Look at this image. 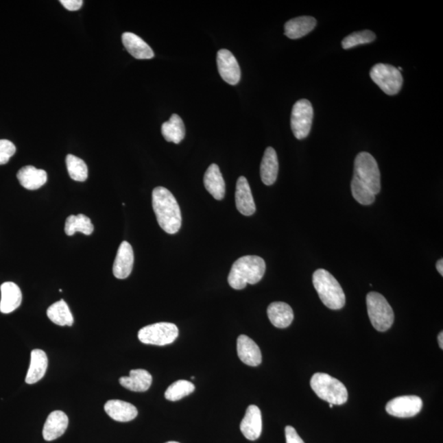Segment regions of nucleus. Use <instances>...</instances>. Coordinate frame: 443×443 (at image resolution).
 Instances as JSON below:
<instances>
[{
    "label": "nucleus",
    "instance_id": "5",
    "mask_svg": "<svg viewBox=\"0 0 443 443\" xmlns=\"http://www.w3.org/2000/svg\"><path fill=\"white\" fill-rule=\"evenodd\" d=\"M367 311L373 327L379 332H385L394 323V312L384 296L371 291L366 298Z\"/></svg>",
    "mask_w": 443,
    "mask_h": 443
},
{
    "label": "nucleus",
    "instance_id": "40",
    "mask_svg": "<svg viewBox=\"0 0 443 443\" xmlns=\"http://www.w3.org/2000/svg\"><path fill=\"white\" fill-rule=\"evenodd\" d=\"M329 407H330V408H333V404H329Z\"/></svg>",
    "mask_w": 443,
    "mask_h": 443
},
{
    "label": "nucleus",
    "instance_id": "15",
    "mask_svg": "<svg viewBox=\"0 0 443 443\" xmlns=\"http://www.w3.org/2000/svg\"><path fill=\"white\" fill-rule=\"evenodd\" d=\"M69 422V417L64 412L56 411L50 413L44 425V440L53 441L64 435L68 429Z\"/></svg>",
    "mask_w": 443,
    "mask_h": 443
},
{
    "label": "nucleus",
    "instance_id": "39",
    "mask_svg": "<svg viewBox=\"0 0 443 443\" xmlns=\"http://www.w3.org/2000/svg\"><path fill=\"white\" fill-rule=\"evenodd\" d=\"M166 443H179V442H166Z\"/></svg>",
    "mask_w": 443,
    "mask_h": 443
},
{
    "label": "nucleus",
    "instance_id": "19",
    "mask_svg": "<svg viewBox=\"0 0 443 443\" xmlns=\"http://www.w3.org/2000/svg\"><path fill=\"white\" fill-rule=\"evenodd\" d=\"M317 21L313 16H303L291 19L284 26V33L288 38L296 40L302 38L313 30L316 27Z\"/></svg>",
    "mask_w": 443,
    "mask_h": 443
},
{
    "label": "nucleus",
    "instance_id": "34",
    "mask_svg": "<svg viewBox=\"0 0 443 443\" xmlns=\"http://www.w3.org/2000/svg\"><path fill=\"white\" fill-rule=\"evenodd\" d=\"M16 146L8 140H0V165H5L16 153Z\"/></svg>",
    "mask_w": 443,
    "mask_h": 443
},
{
    "label": "nucleus",
    "instance_id": "30",
    "mask_svg": "<svg viewBox=\"0 0 443 443\" xmlns=\"http://www.w3.org/2000/svg\"><path fill=\"white\" fill-rule=\"evenodd\" d=\"M67 169L71 178L77 182H85L88 178V168L82 158L69 154L66 158Z\"/></svg>",
    "mask_w": 443,
    "mask_h": 443
},
{
    "label": "nucleus",
    "instance_id": "12",
    "mask_svg": "<svg viewBox=\"0 0 443 443\" xmlns=\"http://www.w3.org/2000/svg\"><path fill=\"white\" fill-rule=\"evenodd\" d=\"M240 429L246 440H257L262 433V415L256 405H252L246 409L243 420H241Z\"/></svg>",
    "mask_w": 443,
    "mask_h": 443
},
{
    "label": "nucleus",
    "instance_id": "7",
    "mask_svg": "<svg viewBox=\"0 0 443 443\" xmlns=\"http://www.w3.org/2000/svg\"><path fill=\"white\" fill-rule=\"evenodd\" d=\"M178 333L176 325L163 322L142 328L138 333V338L142 344L162 346L173 344Z\"/></svg>",
    "mask_w": 443,
    "mask_h": 443
},
{
    "label": "nucleus",
    "instance_id": "26",
    "mask_svg": "<svg viewBox=\"0 0 443 443\" xmlns=\"http://www.w3.org/2000/svg\"><path fill=\"white\" fill-rule=\"evenodd\" d=\"M278 160L277 153L272 147L265 149L261 165V177L262 182L267 186L273 185L278 174Z\"/></svg>",
    "mask_w": 443,
    "mask_h": 443
},
{
    "label": "nucleus",
    "instance_id": "35",
    "mask_svg": "<svg viewBox=\"0 0 443 443\" xmlns=\"http://www.w3.org/2000/svg\"><path fill=\"white\" fill-rule=\"evenodd\" d=\"M285 435L287 443H304L302 438L298 435L296 430L291 426H287Z\"/></svg>",
    "mask_w": 443,
    "mask_h": 443
},
{
    "label": "nucleus",
    "instance_id": "3",
    "mask_svg": "<svg viewBox=\"0 0 443 443\" xmlns=\"http://www.w3.org/2000/svg\"><path fill=\"white\" fill-rule=\"evenodd\" d=\"M313 284L321 302L331 310H341L346 304V296L337 280L328 271L320 269L313 274Z\"/></svg>",
    "mask_w": 443,
    "mask_h": 443
},
{
    "label": "nucleus",
    "instance_id": "28",
    "mask_svg": "<svg viewBox=\"0 0 443 443\" xmlns=\"http://www.w3.org/2000/svg\"><path fill=\"white\" fill-rule=\"evenodd\" d=\"M47 316L50 320L58 326H72L73 316L70 309L64 300L53 303L47 310Z\"/></svg>",
    "mask_w": 443,
    "mask_h": 443
},
{
    "label": "nucleus",
    "instance_id": "20",
    "mask_svg": "<svg viewBox=\"0 0 443 443\" xmlns=\"http://www.w3.org/2000/svg\"><path fill=\"white\" fill-rule=\"evenodd\" d=\"M122 40L128 53L137 60H149L154 58V53L149 45L134 33H123Z\"/></svg>",
    "mask_w": 443,
    "mask_h": 443
},
{
    "label": "nucleus",
    "instance_id": "33",
    "mask_svg": "<svg viewBox=\"0 0 443 443\" xmlns=\"http://www.w3.org/2000/svg\"><path fill=\"white\" fill-rule=\"evenodd\" d=\"M376 39V36L373 32L366 30L362 32H354L346 37L342 40V45L344 49H349L359 45H366L373 43Z\"/></svg>",
    "mask_w": 443,
    "mask_h": 443
},
{
    "label": "nucleus",
    "instance_id": "4",
    "mask_svg": "<svg viewBox=\"0 0 443 443\" xmlns=\"http://www.w3.org/2000/svg\"><path fill=\"white\" fill-rule=\"evenodd\" d=\"M311 386L316 395L329 404L344 405L348 400V392L344 384L327 374L316 373L311 380Z\"/></svg>",
    "mask_w": 443,
    "mask_h": 443
},
{
    "label": "nucleus",
    "instance_id": "21",
    "mask_svg": "<svg viewBox=\"0 0 443 443\" xmlns=\"http://www.w3.org/2000/svg\"><path fill=\"white\" fill-rule=\"evenodd\" d=\"M267 317L274 326L278 328L289 327L294 320V313L289 304L284 302H274L267 310Z\"/></svg>",
    "mask_w": 443,
    "mask_h": 443
},
{
    "label": "nucleus",
    "instance_id": "23",
    "mask_svg": "<svg viewBox=\"0 0 443 443\" xmlns=\"http://www.w3.org/2000/svg\"><path fill=\"white\" fill-rule=\"evenodd\" d=\"M204 184L208 193H211L215 200H222L224 198L225 182L218 165L212 164L208 167L204 174Z\"/></svg>",
    "mask_w": 443,
    "mask_h": 443
},
{
    "label": "nucleus",
    "instance_id": "38",
    "mask_svg": "<svg viewBox=\"0 0 443 443\" xmlns=\"http://www.w3.org/2000/svg\"><path fill=\"white\" fill-rule=\"evenodd\" d=\"M438 344H440V348L442 350L443 349V333L442 332H441L440 333V335H438Z\"/></svg>",
    "mask_w": 443,
    "mask_h": 443
},
{
    "label": "nucleus",
    "instance_id": "22",
    "mask_svg": "<svg viewBox=\"0 0 443 443\" xmlns=\"http://www.w3.org/2000/svg\"><path fill=\"white\" fill-rule=\"evenodd\" d=\"M16 178L21 185L31 191L39 189L47 182V173L45 171L33 166L23 167L19 171Z\"/></svg>",
    "mask_w": 443,
    "mask_h": 443
},
{
    "label": "nucleus",
    "instance_id": "37",
    "mask_svg": "<svg viewBox=\"0 0 443 443\" xmlns=\"http://www.w3.org/2000/svg\"><path fill=\"white\" fill-rule=\"evenodd\" d=\"M437 270L442 276H443V260L438 261L436 264Z\"/></svg>",
    "mask_w": 443,
    "mask_h": 443
},
{
    "label": "nucleus",
    "instance_id": "8",
    "mask_svg": "<svg viewBox=\"0 0 443 443\" xmlns=\"http://www.w3.org/2000/svg\"><path fill=\"white\" fill-rule=\"evenodd\" d=\"M370 77L388 95L398 94L403 87V78L400 71L390 64L374 65L370 71Z\"/></svg>",
    "mask_w": 443,
    "mask_h": 443
},
{
    "label": "nucleus",
    "instance_id": "18",
    "mask_svg": "<svg viewBox=\"0 0 443 443\" xmlns=\"http://www.w3.org/2000/svg\"><path fill=\"white\" fill-rule=\"evenodd\" d=\"M104 411L112 420L118 422L132 421L138 415L136 407L121 400H110L104 405Z\"/></svg>",
    "mask_w": 443,
    "mask_h": 443
},
{
    "label": "nucleus",
    "instance_id": "25",
    "mask_svg": "<svg viewBox=\"0 0 443 443\" xmlns=\"http://www.w3.org/2000/svg\"><path fill=\"white\" fill-rule=\"evenodd\" d=\"M48 357L43 350H33L31 354V363L26 377V383L34 384L39 382L47 370Z\"/></svg>",
    "mask_w": 443,
    "mask_h": 443
},
{
    "label": "nucleus",
    "instance_id": "6",
    "mask_svg": "<svg viewBox=\"0 0 443 443\" xmlns=\"http://www.w3.org/2000/svg\"><path fill=\"white\" fill-rule=\"evenodd\" d=\"M354 177L358 178L374 195L381 190V175L377 161L367 152L358 154L355 160Z\"/></svg>",
    "mask_w": 443,
    "mask_h": 443
},
{
    "label": "nucleus",
    "instance_id": "2",
    "mask_svg": "<svg viewBox=\"0 0 443 443\" xmlns=\"http://www.w3.org/2000/svg\"><path fill=\"white\" fill-rule=\"evenodd\" d=\"M265 270V262L261 257L246 256L238 259L230 271L229 285L236 290L244 289L248 284L254 285L264 277Z\"/></svg>",
    "mask_w": 443,
    "mask_h": 443
},
{
    "label": "nucleus",
    "instance_id": "1",
    "mask_svg": "<svg viewBox=\"0 0 443 443\" xmlns=\"http://www.w3.org/2000/svg\"><path fill=\"white\" fill-rule=\"evenodd\" d=\"M152 204L160 228L167 233H177L181 228L182 214L174 195L165 187L154 188Z\"/></svg>",
    "mask_w": 443,
    "mask_h": 443
},
{
    "label": "nucleus",
    "instance_id": "16",
    "mask_svg": "<svg viewBox=\"0 0 443 443\" xmlns=\"http://www.w3.org/2000/svg\"><path fill=\"white\" fill-rule=\"evenodd\" d=\"M237 355L241 361L249 366L256 367L262 362L260 348L252 338L241 335L237 338Z\"/></svg>",
    "mask_w": 443,
    "mask_h": 443
},
{
    "label": "nucleus",
    "instance_id": "10",
    "mask_svg": "<svg viewBox=\"0 0 443 443\" xmlns=\"http://www.w3.org/2000/svg\"><path fill=\"white\" fill-rule=\"evenodd\" d=\"M423 403L419 396H403L392 399L386 405L390 415L398 418H411L419 414Z\"/></svg>",
    "mask_w": 443,
    "mask_h": 443
},
{
    "label": "nucleus",
    "instance_id": "36",
    "mask_svg": "<svg viewBox=\"0 0 443 443\" xmlns=\"http://www.w3.org/2000/svg\"><path fill=\"white\" fill-rule=\"evenodd\" d=\"M60 3L69 11L79 10L83 5L82 0H61Z\"/></svg>",
    "mask_w": 443,
    "mask_h": 443
},
{
    "label": "nucleus",
    "instance_id": "17",
    "mask_svg": "<svg viewBox=\"0 0 443 443\" xmlns=\"http://www.w3.org/2000/svg\"><path fill=\"white\" fill-rule=\"evenodd\" d=\"M1 300H0V312L10 313L16 310L22 304V291L16 283L6 282L0 287Z\"/></svg>",
    "mask_w": 443,
    "mask_h": 443
},
{
    "label": "nucleus",
    "instance_id": "29",
    "mask_svg": "<svg viewBox=\"0 0 443 443\" xmlns=\"http://www.w3.org/2000/svg\"><path fill=\"white\" fill-rule=\"evenodd\" d=\"M64 230L68 236H73L76 232L89 236L94 231V225L88 217L84 215H71L66 220Z\"/></svg>",
    "mask_w": 443,
    "mask_h": 443
},
{
    "label": "nucleus",
    "instance_id": "9",
    "mask_svg": "<svg viewBox=\"0 0 443 443\" xmlns=\"http://www.w3.org/2000/svg\"><path fill=\"white\" fill-rule=\"evenodd\" d=\"M313 118L312 104L307 99H300L292 108L291 127L296 139L302 140L310 134Z\"/></svg>",
    "mask_w": 443,
    "mask_h": 443
},
{
    "label": "nucleus",
    "instance_id": "31",
    "mask_svg": "<svg viewBox=\"0 0 443 443\" xmlns=\"http://www.w3.org/2000/svg\"><path fill=\"white\" fill-rule=\"evenodd\" d=\"M193 383L187 380H178L168 387L165 392V398L171 401H176L185 398L195 391Z\"/></svg>",
    "mask_w": 443,
    "mask_h": 443
},
{
    "label": "nucleus",
    "instance_id": "32",
    "mask_svg": "<svg viewBox=\"0 0 443 443\" xmlns=\"http://www.w3.org/2000/svg\"><path fill=\"white\" fill-rule=\"evenodd\" d=\"M350 187H352L353 197L359 204L363 206H370L374 202L375 195L358 178L353 176Z\"/></svg>",
    "mask_w": 443,
    "mask_h": 443
},
{
    "label": "nucleus",
    "instance_id": "13",
    "mask_svg": "<svg viewBox=\"0 0 443 443\" xmlns=\"http://www.w3.org/2000/svg\"><path fill=\"white\" fill-rule=\"evenodd\" d=\"M134 265V252L130 243L123 241L117 252L112 273L119 279H125L130 276Z\"/></svg>",
    "mask_w": 443,
    "mask_h": 443
},
{
    "label": "nucleus",
    "instance_id": "27",
    "mask_svg": "<svg viewBox=\"0 0 443 443\" xmlns=\"http://www.w3.org/2000/svg\"><path fill=\"white\" fill-rule=\"evenodd\" d=\"M161 132L167 141L179 144L185 137V125L178 115H173L168 122L162 125Z\"/></svg>",
    "mask_w": 443,
    "mask_h": 443
},
{
    "label": "nucleus",
    "instance_id": "24",
    "mask_svg": "<svg viewBox=\"0 0 443 443\" xmlns=\"http://www.w3.org/2000/svg\"><path fill=\"white\" fill-rule=\"evenodd\" d=\"M121 385L127 390L143 392L149 390L152 384V376L145 370H132L128 377H122L119 379Z\"/></svg>",
    "mask_w": 443,
    "mask_h": 443
},
{
    "label": "nucleus",
    "instance_id": "11",
    "mask_svg": "<svg viewBox=\"0 0 443 443\" xmlns=\"http://www.w3.org/2000/svg\"><path fill=\"white\" fill-rule=\"evenodd\" d=\"M217 65L222 78L230 85H237L241 79V69L235 56L228 49L217 53Z\"/></svg>",
    "mask_w": 443,
    "mask_h": 443
},
{
    "label": "nucleus",
    "instance_id": "14",
    "mask_svg": "<svg viewBox=\"0 0 443 443\" xmlns=\"http://www.w3.org/2000/svg\"><path fill=\"white\" fill-rule=\"evenodd\" d=\"M236 206L238 211L245 216H252L256 211L252 190L245 177H240L237 182Z\"/></svg>",
    "mask_w": 443,
    "mask_h": 443
}]
</instances>
